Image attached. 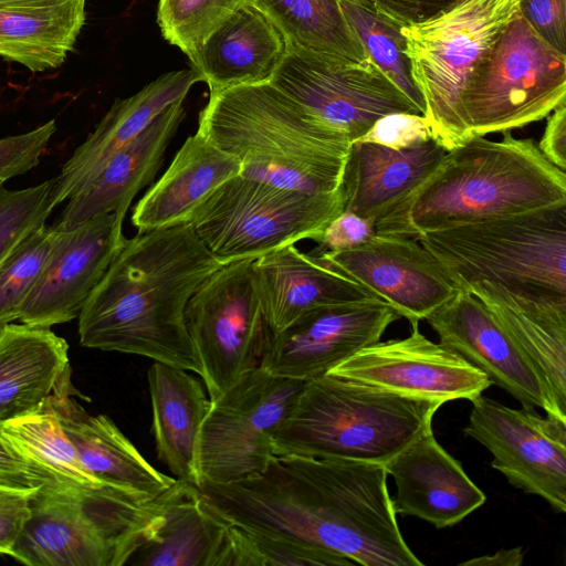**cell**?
<instances>
[{
    "instance_id": "8992f818",
    "label": "cell",
    "mask_w": 566,
    "mask_h": 566,
    "mask_svg": "<svg viewBox=\"0 0 566 566\" xmlns=\"http://www.w3.org/2000/svg\"><path fill=\"white\" fill-rule=\"evenodd\" d=\"M418 240L457 289L490 282L523 296L566 300V205L473 221Z\"/></svg>"
},
{
    "instance_id": "f1b7e54d",
    "label": "cell",
    "mask_w": 566,
    "mask_h": 566,
    "mask_svg": "<svg viewBox=\"0 0 566 566\" xmlns=\"http://www.w3.org/2000/svg\"><path fill=\"white\" fill-rule=\"evenodd\" d=\"M86 0H0V56L31 72L61 66L86 21Z\"/></svg>"
},
{
    "instance_id": "4dcf8cb0",
    "label": "cell",
    "mask_w": 566,
    "mask_h": 566,
    "mask_svg": "<svg viewBox=\"0 0 566 566\" xmlns=\"http://www.w3.org/2000/svg\"><path fill=\"white\" fill-rule=\"evenodd\" d=\"M229 527L230 523L206 502L197 485L176 480L160 526L127 564L216 566Z\"/></svg>"
},
{
    "instance_id": "b9f144b4",
    "label": "cell",
    "mask_w": 566,
    "mask_h": 566,
    "mask_svg": "<svg viewBox=\"0 0 566 566\" xmlns=\"http://www.w3.org/2000/svg\"><path fill=\"white\" fill-rule=\"evenodd\" d=\"M520 10L533 28L566 54V0H518Z\"/></svg>"
},
{
    "instance_id": "f35d334b",
    "label": "cell",
    "mask_w": 566,
    "mask_h": 566,
    "mask_svg": "<svg viewBox=\"0 0 566 566\" xmlns=\"http://www.w3.org/2000/svg\"><path fill=\"white\" fill-rule=\"evenodd\" d=\"M55 130L51 119L29 132L0 138V186L38 166Z\"/></svg>"
},
{
    "instance_id": "d6986e66",
    "label": "cell",
    "mask_w": 566,
    "mask_h": 566,
    "mask_svg": "<svg viewBox=\"0 0 566 566\" xmlns=\"http://www.w3.org/2000/svg\"><path fill=\"white\" fill-rule=\"evenodd\" d=\"M199 81H202V76L193 67L168 72L136 94L115 99L55 177L53 207L85 190L117 153L139 136L167 107L184 101Z\"/></svg>"
},
{
    "instance_id": "1f68e13d",
    "label": "cell",
    "mask_w": 566,
    "mask_h": 566,
    "mask_svg": "<svg viewBox=\"0 0 566 566\" xmlns=\"http://www.w3.org/2000/svg\"><path fill=\"white\" fill-rule=\"evenodd\" d=\"M7 449L45 483L88 488L99 483L82 464L55 413L44 410L1 424Z\"/></svg>"
},
{
    "instance_id": "30bf717a",
    "label": "cell",
    "mask_w": 566,
    "mask_h": 566,
    "mask_svg": "<svg viewBox=\"0 0 566 566\" xmlns=\"http://www.w3.org/2000/svg\"><path fill=\"white\" fill-rule=\"evenodd\" d=\"M304 382L273 376L258 367L212 399L196 447L198 486L263 473L275 457L274 432Z\"/></svg>"
},
{
    "instance_id": "ab89813d",
    "label": "cell",
    "mask_w": 566,
    "mask_h": 566,
    "mask_svg": "<svg viewBox=\"0 0 566 566\" xmlns=\"http://www.w3.org/2000/svg\"><path fill=\"white\" fill-rule=\"evenodd\" d=\"M429 139H431L430 129L422 115L390 113L378 118L356 142L378 144L399 150Z\"/></svg>"
},
{
    "instance_id": "60d3db41",
    "label": "cell",
    "mask_w": 566,
    "mask_h": 566,
    "mask_svg": "<svg viewBox=\"0 0 566 566\" xmlns=\"http://www.w3.org/2000/svg\"><path fill=\"white\" fill-rule=\"evenodd\" d=\"M398 28L424 21L459 0H349Z\"/></svg>"
},
{
    "instance_id": "d4e9b609",
    "label": "cell",
    "mask_w": 566,
    "mask_h": 566,
    "mask_svg": "<svg viewBox=\"0 0 566 566\" xmlns=\"http://www.w3.org/2000/svg\"><path fill=\"white\" fill-rule=\"evenodd\" d=\"M182 102L160 113L105 165L85 190L69 199L54 228L70 230L105 213L126 216L135 196L154 181L161 168L169 144L185 117Z\"/></svg>"
},
{
    "instance_id": "74e56055",
    "label": "cell",
    "mask_w": 566,
    "mask_h": 566,
    "mask_svg": "<svg viewBox=\"0 0 566 566\" xmlns=\"http://www.w3.org/2000/svg\"><path fill=\"white\" fill-rule=\"evenodd\" d=\"M54 182L55 178L19 190L0 186V265L32 231L45 224L54 209Z\"/></svg>"
},
{
    "instance_id": "ee69618b",
    "label": "cell",
    "mask_w": 566,
    "mask_h": 566,
    "mask_svg": "<svg viewBox=\"0 0 566 566\" xmlns=\"http://www.w3.org/2000/svg\"><path fill=\"white\" fill-rule=\"evenodd\" d=\"M33 492L0 485V554L11 555L29 517V500Z\"/></svg>"
},
{
    "instance_id": "7c38bea8",
    "label": "cell",
    "mask_w": 566,
    "mask_h": 566,
    "mask_svg": "<svg viewBox=\"0 0 566 566\" xmlns=\"http://www.w3.org/2000/svg\"><path fill=\"white\" fill-rule=\"evenodd\" d=\"M269 81L308 116L350 143L384 115H422L370 56L357 62L287 43L286 53Z\"/></svg>"
},
{
    "instance_id": "cb8c5ba5",
    "label": "cell",
    "mask_w": 566,
    "mask_h": 566,
    "mask_svg": "<svg viewBox=\"0 0 566 566\" xmlns=\"http://www.w3.org/2000/svg\"><path fill=\"white\" fill-rule=\"evenodd\" d=\"M287 41L253 0H242L190 60L210 94L268 81L280 65Z\"/></svg>"
},
{
    "instance_id": "5b68a950",
    "label": "cell",
    "mask_w": 566,
    "mask_h": 566,
    "mask_svg": "<svg viewBox=\"0 0 566 566\" xmlns=\"http://www.w3.org/2000/svg\"><path fill=\"white\" fill-rule=\"evenodd\" d=\"M170 488L145 501L107 485L45 483L11 555L29 566H122L160 526Z\"/></svg>"
},
{
    "instance_id": "e575fe53",
    "label": "cell",
    "mask_w": 566,
    "mask_h": 566,
    "mask_svg": "<svg viewBox=\"0 0 566 566\" xmlns=\"http://www.w3.org/2000/svg\"><path fill=\"white\" fill-rule=\"evenodd\" d=\"M339 4L345 19L373 62L403 92L423 116L424 104L410 75L400 28L385 22L349 0H339Z\"/></svg>"
},
{
    "instance_id": "5bb4252c",
    "label": "cell",
    "mask_w": 566,
    "mask_h": 566,
    "mask_svg": "<svg viewBox=\"0 0 566 566\" xmlns=\"http://www.w3.org/2000/svg\"><path fill=\"white\" fill-rule=\"evenodd\" d=\"M405 338L376 342L338 364L328 374L412 399L444 403L474 400L492 382L461 355L428 339L419 323Z\"/></svg>"
},
{
    "instance_id": "d6a6232c",
    "label": "cell",
    "mask_w": 566,
    "mask_h": 566,
    "mask_svg": "<svg viewBox=\"0 0 566 566\" xmlns=\"http://www.w3.org/2000/svg\"><path fill=\"white\" fill-rule=\"evenodd\" d=\"M275 22L289 44L328 56L369 57L345 19L339 0H253Z\"/></svg>"
},
{
    "instance_id": "8fae6325",
    "label": "cell",
    "mask_w": 566,
    "mask_h": 566,
    "mask_svg": "<svg viewBox=\"0 0 566 566\" xmlns=\"http://www.w3.org/2000/svg\"><path fill=\"white\" fill-rule=\"evenodd\" d=\"M253 260L223 264L187 303L185 319L210 400L260 367L274 334L255 289Z\"/></svg>"
},
{
    "instance_id": "f6af8a7d",
    "label": "cell",
    "mask_w": 566,
    "mask_h": 566,
    "mask_svg": "<svg viewBox=\"0 0 566 566\" xmlns=\"http://www.w3.org/2000/svg\"><path fill=\"white\" fill-rule=\"evenodd\" d=\"M547 117L538 149L551 164L566 171V103Z\"/></svg>"
},
{
    "instance_id": "9c48e42d",
    "label": "cell",
    "mask_w": 566,
    "mask_h": 566,
    "mask_svg": "<svg viewBox=\"0 0 566 566\" xmlns=\"http://www.w3.org/2000/svg\"><path fill=\"white\" fill-rule=\"evenodd\" d=\"M563 103L566 54L549 44L520 10L461 96L469 137L524 127Z\"/></svg>"
},
{
    "instance_id": "44dd1931",
    "label": "cell",
    "mask_w": 566,
    "mask_h": 566,
    "mask_svg": "<svg viewBox=\"0 0 566 566\" xmlns=\"http://www.w3.org/2000/svg\"><path fill=\"white\" fill-rule=\"evenodd\" d=\"M252 266L262 310L274 333L321 306L378 298L294 244L256 258Z\"/></svg>"
},
{
    "instance_id": "9a60e30c",
    "label": "cell",
    "mask_w": 566,
    "mask_h": 566,
    "mask_svg": "<svg viewBox=\"0 0 566 566\" xmlns=\"http://www.w3.org/2000/svg\"><path fill=\"white\" fill-rule=\"evenodd\" d=\"M399 318L398 312L380 298L314 308L273 334L260 367L277 377L315 379L380 340Z\"/></svg>"
},
{
    "instance_id": "8d00e7d4",
    "label": "cell",
    "mask_w": 566,
    "mask_h": 566,
    "mask_svg": "<svg viewBox=\"0 0 566 566\" xmlns=\"http://www.w3.org/2000/svg\"><path fill=\"white\" fill-rule=\"evenodd\" d=\"M242 0H159L163 36L191 60L208 36Z\"/></svg>"
},
{
    "instance_id": "ffe728a7",
    "label": "cell",
    "mask_w": 566,
    "mask_h": 566,
    "mask_svg": "<svg viewBox=\"0 0 566 566\" xmlns=\"http://www.w3.org/2000/svg\"><path fill=\"white\" fill-rule=\"evenodd\" d=\"M396 494V514L416 516L437 528L458 524L486 501L462 465L437 441L430 430L412 441L386 464Z\"/></svg>"
},
{
    "instance_id": "f546056e",
    "label": "cell",
    "mask_w": 566,
    "mask_h": 566,
    "mask_svg": "<svg viewBox=\"0 0 566 566\" xmlns=\"http://www.w3.org/2000/svg\"><path fill=\"white\" fill-rule=\"evenodd\" d=\"M147 379L157 457L175 479L198 486L196 447L211 400L202 384L181 368L155 361Z\"/></svg>"
},
{
    "instance_id": "7dc6e473",
    "label": "cell",
    "mask_w": 566,
    "mask_h": 566,
    "mask_svg": "<svg viewBox=\"0 0 566 566\" xmlns=\"http://www.w3.org/2000/svg\"><path fill=\"white\" fill-rule=\"evenodd\" d=\"M524 554L521 547L500 549L493 555L475 557L461 563L471 566H520L523 563Z\"/></svg>"
},
{
    "instance_id": "277c9868",
    "label": "cell",
    "mask_w": 566,
    "mask_h": 566,
    "mask_svg": "<svg viewBox=\"0 0 566 566\" xmlns=\"http://www.w3.org/2000/svg\"><path fill=\"white\" fill-rule=\"evenodd\" d=\"M440 402L412 399L326 374L305 381L273 436L276 457L386 464L432 430Z\"/></svg>"
},
{
    "instance_id": "2e32d148",
    "label": "cell",
    "mask_w": 566,
    "mask_h": 566,
    "mask_svg": "<svg viewBox=\"0 0 566 566\" xmlns=\"http://www.w3.org/2000/svg\"><path fill=\"white\" fill-rule=\"evenodd\" d=\"M318 256L410 324L426 319L457 291L440 263L413 238L376 233L358 247Z\"/></svg>"
},
{
    "instance_id": "52a82bcc",
    "label": "cell",
    "mask_w": 566,
    "mask_h": 566,
    "mask_svg": "<svg viewBox=\"0 0 566 566\" xmlns=\"http://www.w3.org/2000/svg\"><path fill=\"white\" fill-rule=\"evenodd\" d=\"M518 11V0H459L424 21L399 29L431 138L447 151L470 138L461 96Z\"/></svg>"
},
{
    "instance_id": "ba28073f",
    "label": "cell",
    "mask_w": 566,
    "mask_h": 566,
    "mask_svg": "<svg viewBox=\"0 0 566 566\" xmlns=\"http://www.w3.org/2000/svg\"><path fill=\"white\" fill-rule=\"evenodd\" d=\"M343 211L340 188L307 193L239 175L219 186L190 223L207 249L227 264L255 260L304 239L318 243Z\"/></svg>"
},
{
    "instance_id": "7a4b0ae2",
    "label": "cell",
    "mask_w": 566,
    "mask_h": 566,
    "mask_svg": "<svg viewBox=\"0 0 566 566\" xmlns=\"http://www.w3.org/2000/svg\"><path fill=\"white\" fill-rule=\"evenodd\" d=\"M473 136L448 150L430 177L376 221L378 234L419 239L473 221L566 205V171L534 139Z\"/></svg>"
},
{
    "instance_id": "6da1fadb",
    "label": "cell",
    "mask_w": 566,
    "mask_h": 566,
    "mask_svg": "<svg viewBox=\"0 0 566 566\" xmlns=\"http://www.w3.org/2000/svg\"><path fill=\"white\" fill-rule=\"evenodd\" d=\"M222 265L191 223L126 239L77 316L81 345L201 376L185 310L198 286Z\"/></svg>"
},
{
    "instance_id": "e0dca14e",
    "label": "cell",
    "mask_w": 566,
    "mask_h": 566,
    "mask_svg": "<svg viewBox=\"0 0 566 566\" xmlns=\"http://www.w3.org/2000/svg\"><path fill=\"white\" fill-rule=\"evenodd\" d=\"M125 216L112 212L57 230L49 259L19 321L51 327L76 318L123 247Z\"/></svg>"
},
{
    "instance_id": "83f0119b",
    "label": "cell",
    "mask_w": 566,
    "mask_h": 566,
    "mask_svg": "<svg viewBox=\"0 0 566 566\" xmlns=\"http://www.w3.org/2000/svg\"><path fill=\"white\" fill-rule=\"evenodd\" d=\"M475 295L544 377L566 415V300L535 298L490 282L463 289Z\"/></svg>"
},
{
    "instance_id": "603a6c76",
    "label": "cell",
    "mask_w": 566,
    "mask_h": 566,
    "mask_svg": "<svg viewBox=\"0 0 566 566\" xmlns=\"http://www.w3.org/2000/svg\"><path fill=\"white\" fill-rule=\"evenodd\" d=\"M73 395L77 394H57L46 407L57 417L82 464L99 483L151 501L176 482L155 469L108 417L87 413Z\"/></svg>"
},
{
    "instance_id": "3957f363",
    "label": "cell",
    "mask_w": 566,
    "mask_h": 566,
    "mask_svg": "<svg viewBox=\"0 0 566 566\" xmlns=\"http://www.w3.org/2000/svg\"><path fill=\"white\" fill-rule=\"evenodd\" d=\"M198 130L241 164V177L307 193L339 189L352 143L270 81L210 94Z\"/></svg>"
},
{
    "instance_id": "bcb514c9",
    "label": "cell",
    "mask_w": 566,
    "mask_h": 566,
    "mask_svg": "<svg viewBox=\"0 0 566 566\" xmlns=\"http://www.w3.org/2000/svg\"><path fill=\"white\" fill-rule=\"evenodd\" d=\"M1 424L2 422H0V485L33 492L43 484V481L7 449L1 439Z\"/></svg>"
},
{
    "instance_id": "484cf974",
    "label": "cell",
    "mask_w": 566,
    "mask_h": 566,
    "mask_svg": "<svg viewBox=\"0 0 566 566\" xmlns=\"http://www.w3.org/2000/svg\"><path fill=\"white\" fill-rule=\"evenodd\" d=\"M446 153L432 138L399 150L352 143L339 187L344 211L378 221L430 177Z\"/></svg>"
},
{
    "instance_id": "836d02e7",
    "label": "cell",
    "mask_w": 566,
    "mask_h": 566,
    "mask_svg": "<svg viewBox=\"0 0 566 566\" xmlns=\"http://www.w3.org/2000/svg\"><path fill=\"white\" fill-rule=\"evenodd\" d=\"M348 566L338 554L230 524L216 566Z\"/></svg>"
},
{
    "instance_id": "d590c367",
    "label": "cell",
    "mask_w": 566,
    "mask_h": 566,
    "mask_svg": "<svg viewBox=\"0 0 566 566\" xmlns=\"http://www.w3.org/2000/svg\"><path fill=\"white\" fill-rule=\"evenodd\" d=\"M56 229L42 224L0 265V326L20 318L51 253Z\"/></svg>"
},
{
    "instance_id": "4fadbf2b",
    "label": "cell",
    "mask_w": 566,
    "mask_h": 566,
    "mask_svg": "<svg viewBox=\"0 0 566 566\" xmlns=\"http://www.w3.org/2000/svg\"><path fill=\"white\" fill-rule=\"evenodd\" d=\"M463 432L492 454L491 465L515 488L566 512V420L532 406L514 409L479 396Z\"/></svg>"
},
{
    "instance_id": "7bdbcfd3",
    "label": "cell",
    "mask_w": 566,
    "mask_h": 566,
    "mask_svg": "<svg viewBox=\"0 0 566 566\" xmlns=\"http://www.w3.org/2000/svg\"><path fill=\"white\" fill-rule=\"evenodd\" d=\"M375 224L371 219L343 211L328 223L318 243L323 252L352 249L376 234Z\"/></svg>"
},
{
    "instance_id": "4316f807",
    "label": "cell",
    "mask_w": 566,
    "mask_h": 566,
    "mask_svg": "<svg viewBox=\"0 0 566 566\" xmlns=\"http://www.w3.org/2000/svg\"><path fill=\"white\" fill-rule=\"evenodd\" d=\"M241 169L234 156L197 129L135 205L132 223L138 233L190 223L198 207L219 186L239 176Z\"/></svg>"
},
{
    "instance_id": "7402d4cb",
    "label": "cell",
    "mask_w": 566,
    "mask_h": 566,
    "mask_svg": "<svg viewBox=\"0 0 566 566\" xmlns=\"http://www.w3.org/2000/svg\"><path fill=\"white\" fill-rule=\"evenodd\" d=\"M67 349L50 327L0 326V422L40 412L57 394H78Z\"/></svg>"
},
{
    "instance_id": "ac0fdd59",
    "label": "cell",
    "mask_w": 566,
    "mask_h": 566,
    "mask_svg": "<svg viewBox=\"0 0 566 566\" xmlns=\"http://www.w3.org/2000/svg\"><path fill=\"white\" fill-rule=\"evenodd\" d=\"M426 321L439 343L483 371L492 385L507 391L522 406L539 407L566 420L538 369L475 295L457 289Z\"/></svg>"
}]
</instances>
